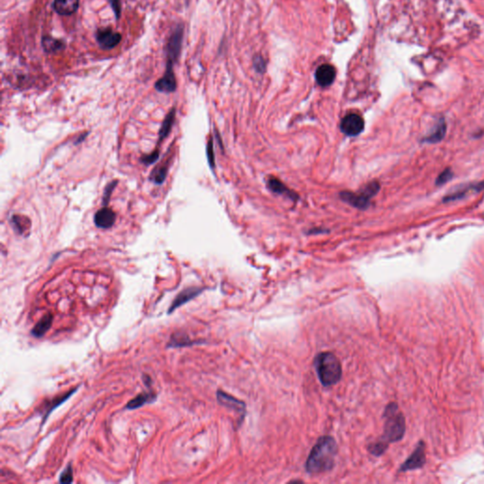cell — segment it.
I'll return each mask as SVG.
<instances>
[{"label": "cell", "instance_id": "6da1fadb", "mask_svg": "<svg viewBox=\"0 0 484 484\" xmlns=\"http://www.w3.org/2000/svg\"><path fill=\"white\" fill-rule=\"evenodd\" d=\"M385 418L384 432L376 442L368 446L369 452L373 456H380L391 443L400 441L406 431L405 417L401 413L396 403H390L383 414Z\"/></svg>", "mask_w": 484, "mask_h": 484}, {"label": "cell", "instance_id": "7a4b0ae2", "mask_svg": "<svg viewBox=\"0 0 484 484\" xmlns=\"http://www.w3.org/2000/svg\"><path fill=\"white\" fill-rule=\"evenodd\" d=\"M337 443L331 436L319 438L307 458L305 468L309 474H319L331 470L335 466Z\"/></svg>", "mask_w": 484, "mask_h": 484}, {"label": "cell", "instance_id": "3957f363", "mask_svg": "<svg viewBox=\"0 0 484 484\" xmlns=\"http://www.w3.org/2000/svg\"><path fill=\"white\" fill-rule=\"evenodd\" d=\"M314 368L323 386L329 387L337 384L343 375L340 360L331 352L319 353L314 359Z\"/></svg>", "mask_w": 484, "mask_h": 484}, {"label": "cell", "instance_id": "277c9868", "mask_svg": "<svg viewBox=\"0 0 484 484\" xmlns=\"http://www.w3.org/2000/svg\"><path fill=\"white\" fill-rule=\"evenodd\" d=\"M379 188L378 183L372 182L366 186L361 193L342 192L341 197L345 203H348L349 205L360 209H365L369 206L370 200L378 192Z\"/></svg>", "mask_w": 484, "mask_h": 484}, {"label": "cell", "instance_id": "5b68a950", "mask_svg": "<svg viewBox=\"0 0 484 484\" xmlns=\"http://www.w3.org/2000/svg\"><path fill=\"white\" fill-rule=\"evenodd\" d=\"M217 399L222 406L235 410L239 414V417H240L239 423L240 424L242 423V421L245 418V414H246V404L244 402L235 398L232 395L228 394L225 391H221V390L217 391Z\"/></svg>", "mask_w": 484, "mask_h": 484}, {"label": "cell", "instance_id": "8992f818", "mask_svg": "<svg viewBox=\"0 0 484 484\" xmlns=\"http://www.w3.org/2000/svg\"><path fill=\"white\" fill-rule=\"evenodd\" d=\"M341 129L348 136L359 135L364 129V121L358 114H349L343 119L341 123Z\"/></svg>", "mask_w": 484, "mask_h": 484}, {"label": "cell", "instance_id": "52a82bcc", "mask_svg": "<svg viewBox=\"0 0 484 484\" xmlns=\"http://www.w3.org/2000/svg\"><path fill=\"white\" fill-rule=\"evenodd\" d=\"M182 40H183V27L179 26L168 40V47H167L168 64L173 65V63L177 61L181 51Z\"/></svg>", "mask_w": 484, "mask_h": 484}, {"label": "cell", "instance_id": "ba28073f", "mask_svg": "<svg viewBox=\"0 0 484 484\" xmlns=\"http://www.w3.org/2000/svg\"><path fill=\"white\" fill-rule=\"evenodd\" d=\"M97 42L103 49H111L118 46L121 41V33L110 28L99 29L97 32Z\"/></svg>", "mask_w": 484, "mask_h": 484}, {"label": "cell", "instance_id": "9c48e42d", "mask_svg": "<svg viewBox=\"0 0 484 484\" xmlns=\"http://www.w3.org/2000/svg\"><path fill=\"white\" fill-rule=\"evenodd\" d=\"M425 461H426L425 446L421 442L417 447L415 448V450L412 452L410 458L401 466L400 471L406 472V471H410V470L420 468L425 464Z\"/></svg>", "mask_w": 484, "mask_h": 484}, {"label": "cell", "instance_id": "30bf717a", "mask_svg": "<svg viewBox=\"0 0 484 484\" xmlns=\"http://www.w3.org/2000/svg\"><path fill=\"white\" fill-rule=\"evenodd\" d=\"M176 79L172 70V65L168 64L165 75L156 82L155 89L163 93H172L176 90Z\"/></svg>", "mask_w": 484, "mask_h": 484}, {"label": "cell", "instance_id": "8fae6325", "mask_svg": "<svg viewBox=\"0 0 484 484\" xmlns=\"http://www.w3.org/2000/svg\"><path fill=\"white\" fill-rule=\"evenodd\" d=\"M317 84L322 87H327L333 84L335 81L336 69L331 65H323L318 67L316 70Z\"/></svg>", "mask_w": 484, "mask_h": 484}, {"label": "cell", "instance_id": "7c38bea8", "mask_svg": "<svg viewBox=\"0 0 484 484\" xmlns=\"http://www.w3.org/2000/svg\"><path fill=\"white\" fill-rule=\"evenodd\" d=\"M203 291H204V289H200V288H188V289H184L183 291H181L178 294L176 298L174 299V301L172 302L171 306L168 309V313L173 312L175 309H177L178 307L185 305L187 302L195 298Z\"/></svg>", "mask_w": 484, "mask_h": 484}, {"label": "cell", "instance_id": "4fadbf2b", "mask_svg": "<svg viewBox=\"0 0 484 484\" xmlns=\"http://www.w3.org/2000/svg\"><path fill=\"white\" fill-rule=\"evenodd\" d=\"M94 222L99 228L108 229L112 227L116 222V214L112 209L108 207H103L99 210L94 218Z\"/></svg>", "mask_w": 484, "mask_h": 484}, {"label": "cell", "instance_id": "5bb4252c", "mask_svg": "<svg viewBox=\"0 0 484 484\" xmlns=\"http://www.w3.org/2000/svg\"><path fill=\"white\" fill-rule=\"evenodd\" d=\"M484 188V182L470 184L466 186H462L457 188L455 191L449 193L447 197L444 198V202H452L454 200H458L461 198L466 197L471 191H480Z\"/></svg>", "mask_w": 484, "mask_h": 484}, {"label": "cell", "instance_id": "9a60e30c", "mask_svg": "<svg viewBox=\"0 0 484 484\" xmlns=\"http://www.w3.org/2000/svg\"><path fill=\"white\" fill-rule=\"evenodd\" d=\"M79 7V0H54L53 8L61 15H70Z\"/></svg>", "mask_w": 484, "mask_h": 484}, {"label": "cell", "instance_id": "2e32d148", "mask_svg": "<svg viewBox=\"0 0 484 484\" xmlns=\"http://www.w3.org/2000/svg\"><path fill=\"white\" fill-rule=\"evenodd\" d=\"M447 131V124L444 120L438 121L435 127L431 130L428 135L424 138V142L428 143H437L443 139L446 135Z\"/></svg>", "mask_w": 484, "mask_h": 484}, {"label": "cell", "instance_id": "e0dca14e", "mask_svg": "<svg viewBox=\"0 0 484 484\" xmlns=\"http://www.w3.org/2000/svg\"><path fill=\"white\" fill-rule=\"evenodd\" d=\"M155 399H156V395L154 393H152V392H142L137 396H135L134 398H132L126 405V409L127 410H135V409H138L140 407H142V406H144L148 403L153 402Z\"/></svg>", "mask_w": 484, "mask_h": 484}, {"label": "cell", "instance_id": "ac0fdd59", "mask_svg": "<svg viewBox=\"0 0 484 484\" xmlns=\"http://www.w3.org/2000/svg\"><path fill=\"white\" fill-rule=\"evenodd\" d=\"M53 322V317L50 313H47V315L43 317L37 324L31 330V335L35 338H41L45 335L47 332V330L51 327Z\"/></svg>", "mask_w": 484, "mask_h": 484}, {"label": "cell", "instance_id": "d6986e66", "mask_svg": "<svg viewBox=\"0 0 484 484\" xmlns=\"http://www.w3.org/2000/svg\"><path fill=\"white\" fill-rule=\"evenodd\" d=\"M42 45L44 47V50L47 53H56L64 49L65 44L61 40H57L50 36H46L43 38Z\"/></svg>", "mask_w": 484, "mask_h": 484}, {"label": "cell", "instance_id": "ffe728a7", "mask_svg": "<svg viewBox=\"0 0 484 484\" xmlns=\"http://www.w3.org/2000/svg\"><path fill=\"white\" fill-rule=\"evenodd\" d=\"M175 109H171V111L168 113V116L166 117L165 121L162 124L161 130H160V139L163 140L165 137H167L168 133L170 132L171 128L173 126V123L175 121Z\"/></svg>", "mask_w": 484, "mask_h": 484}, {"label": "cell", "instance_id": "44dd1931", "mask_svg": "<svg viewBox=\"0 0 484 484\" xmlns=\"http://www.w3.org/2000/svg\"><path fill=\"white\" fill-rule=\"evenodd\" d=\"M78 389H73L72 391H68L66 392L64 395H61V396H58L56 398H54L53 400L51 401L48 405V408L46 409V413H45V416H44V419H43V423H45V420H47V416L49 415V413L52 411L53 410H55L58 406H60L61 404H63L64 402L67 400L69 397L72 396V394L74 393L75 391H77Z\"/></svg>", "mask_w": 484, "mask_h": 484}, {"label": "cell", "instance_id": "7402d4cb", "mask_svg": "<svg viewBox=\"0 0 484 484\" xmlns=\"http://www.w3.org/2000/svg\"><path fill=\"white\" fill-rule=\"evenodd\" d=\"M268 186L273 192L277 194L288 196L289 198H293L294 196L293 192H291L287 186L282 184L277 179H270L268 182Z\"/></svg>", "mask_w": 484, "mask_h": 484}, {"label": "cell", "instance_id": "603a6c76", "mask_svg": "<svg viewBox=\"0 0 484 484\" xmlns=\"http://www.w3.org/2000/svg\"><path fill=\"white\" fill-rule=\"evenodd\" d=\"M167 172H168V168H167V166H161V167H158V168H155L152 173L150 174L149 176V179L156 185H161L164 183V181L166 180V177H167Z\"/></svg>", "mask_w": 484, "mask_h": 484}, {"label": "cell", "instance_id": "cb8c5ba5", "mask_svg": "<svg viewBox=\"0 0 484 484\" xmlns=\"http://www.w3.org/2000/svg\"><path fill=\"white\" fill-rule=\"evenodd\" d=\"M193 344H195V342H192L187 336L179 334V335H172L170 343L168 344V346L181 347V346H186V345H191Z\"/></svg>", "mask_w": 484, "mask_h": 484}, {"label": "cell", "instance_id": "d4e9b609", "mask_svg": "<svg viewBox=\"0 0 484 484\" xmlns=\"http://www.w3.org/2000/svg\"><path fill=\"white\" fill-rule=\"evenodd\" d=\"M72 481H73V471H72L71 465H68L60 476L59 482L61 484H70L72 483Z\"/></svg>", "mask_w": 484, "mask_h": 484}, {"label": "cell", "instance_id": "484cf974", "mask_svg": "<svg viewBox=\"0 0 484 484\" xmlns=\"http://www.w3.org/2000/svg\"><path fill=\"white\" fill-rule=\"evenodd\" d=\"M453 176V173L452 171L447 168V169H445L437 178V181H436V184L438 186H442L444 184L447 183L449 180H451V178Z\"/></svg>", "mask_w": 484, "mask_h": 484}, {"label": "cell", "instance_id": "4316f807", "mask_svg": "<svg viewBox=\"0 0 484 484\" xmlns=\"http://www.w3.org/2000/svg\"><path fill=\"white\" fill-rule=\"evenodd\" d=\"M158 150H155L154 152L150 153V154H149V155H145V156H143V157L140 159V160H141V162H142V163H144L145 165H150V164H152V163L156 162V161L158 160Z\"/></svg>", "mask_w": 484, "mask_h": 484}, {"label": "cell", "instance_id": "83f0119b", "mask_svg": "<svg viewBox=\"0 0 484 484\" xmlns=\"http://www.w3.org/2000/svg\"><path fill=\"white\" fill-rule=\"evenodd\" d=\"M116 184H117V182H115V183L113 182V183H111V184H109V185L107 186V187L105 188L104 197H103V205H106L107 204H108V203H109V198H110L111 193H112V191L114 190L115 186H116Z\"/></svg>", "mask_w": 484, "mask_h": 484}, {"label": "cell", "instance_id": "f1b7e54d", "mask_svg": "<svg viewBox=\"0 0 484 484\" xmlns=\"http://www.w3.org/2000/svg\"><path fill=\"white\" fill-rule=\"evenodd\" d=\"M207 157L209 160V163L211 166L214 165V156H213V144L212 141L210 140L208 145H207Z\"/></svg>", "mask_w": 484, "mask_h": 484}, {"label": "cell", "instance_id": "f546056e", "mask_svg": "<svg viewBox=\"0 0 484 484\" xmlns=\"http://www.w3.org/2000/svg\"><path fill=\"white\" fill-rule=\"evenodd\" d=\"M254 67L256 70H258L259 72H262L264 69H265V62L263 61V59L261 57H257L254 59Z\"/></svg>", "mask_w": 484, "mask_h": 484}, {"label": "cell", "instance_id": "4dcf8cb0", "mask_svg": "<svg viewBox=\"0 0 484 484\" xmlns=\"http://www.w3.org/2000/svg\"><path fill=\"white\" fill-rule=\"evenodd\" d=\"M110 2H111L113 9H114L117 17L119 18L120 14H121V1L120 0H110Z\"/></svg>", "mask_w": 484, "mask_h": 484}]
</instances>
